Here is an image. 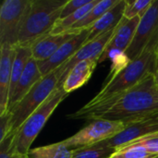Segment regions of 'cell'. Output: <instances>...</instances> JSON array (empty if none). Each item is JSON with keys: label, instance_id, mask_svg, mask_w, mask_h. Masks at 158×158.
Listing matches in <instances>:
<instances>
[{"label": "cell", "instance_id": "cell-22", "mask_svg": "<svg viewBox=\"0 0 158 158\" xmlns=\"http://www.w3.org/2000/svg\"><path fill=\"white\" fill-rule=\"evenodd\" d=\"M107 58L111 59L112 66H111L110 72L105 81H106L105 83L112 81L118 74H119L131 63V59L128 57L126 53L121 52V51H118V50H114V51L109 52L107 54V56H106V60Z\"/></svg>", "mask_w": 158, "mask_h": 158}, {"label": "cell", "instance_id": "cell-18", "mask_svg": "<svg viewBox=\"0 0 158 158\" xmlns=\"http://www.w3.org/2000/svg\"><path fill=\"white\" fill-rule=\"evenodd\" d=\"M118 2L119 0H100L82 19L74 24L67 32L75 33L90 29L102 16H104L110 8L115 6Z\"/></svg>", "mask_w": 158, "mask_h": 158}, {"label": "cell", "instance_id": "cell-27", "mask_svg": "<svg viewBox=\"0 0 158 158\" xmlns=\"http://www.w3.org/2000/svg\"><path fill=\"white\" fill-rule=\"evenodd\" d=\"M14 138L15 134H8L0 142V158H13L16 153Z\"/></svg>", "mask_w": 158, "mask_h": 158}, {"label": "cell", "instance_id": "cell-11", "mask_svg": "<svg viewBox=\"0 0 158 158\" xmlns=\"http://www.w3.org/2000/svg\"><path fill=\"white\" fill-rule=\"evenodd\" d=\"M89 35V29L83 30L70 40L66 42L54 55L44 61H37L39 69L43 76L56 70L67 61H69L85 44Z\"/></svg>", "mask_w": 158, "mask_h": 158}, {"label": "cell", "instance_id": "cell-3", "mask_svg": "<svg viewBox=\"0 0 158 158\" xmlns=\"http://www.w3.org/2000/svg\"><path fill=\"white\" fill-rule=\"evenodd\" d=\"M69 0H32L25 17L18 45L31 46L35 41L49 33L60 19Z\"/></svg>", "mask_w": 158, "mask_h": 158}, {"label": "cell", "instance_id": "cell-21", "mask_svg": "<svg viewBox=\"0 0 158 158\" xmlns=\"http://www.w3.org/2000/svg\"><path fill=\"white\" fill-rule=\"evenodd\" d=\"M29 158H71L72 150L62 142L32 148L28 152Z\"/></svg>", "mask_w": 158, "mask_h": 158}, {"label": "cell", "instance_id": "cell-17", "mask_svg": "<svg viewBox=\"0 0 158 158\" xmlns=\"http://www.w3.org/2000/svg\"><path fill=\"white\" fill-rule=\"evenodd\" d=\"M97 64V60H84L78 63L68 74L62 84L63 89L69 94L83 86L92 77Z\"/></svg>", "mask_w": 158, "mask_h": 158}, {"label": "cell", "instance_id": "cell-8", "mask_svg": "<svg viewBox=\"0 0 158 158\" xmlns=\"http://www.w3.org/2000/svg\"><path fill=\"white\" fill-rule=\"evenodd\" d=\"M158 132V112L147 118L126 124L125 129L116 136L96 143L94 147H110L118 149L128 145L146 135Z\"/></svg>", "mask_w": 158, "mask_h": 158}, {"label": "cell", "instance_id": "cell-23", "mask_svg": "<svg viewBox=\"0 0 158 158\" xmlns=\"http://www.w3.org/2000/svg\"><path fill=\"white\" fill-rule=\"evenodd\" d=\"M116 149L110 147L88 146L72 150L71 158H109Z\"/></svg>", "mask_w": 158, "mask_h": 158}, {"label": "cell", "instance_id": "cell-2", "mask_svg": "<svg viewBox=\"0 0 158 158\" xmlns=\"http://www.w3.org/2000/svg\"><path fill=\"white\" fill-rule=\"evenodd\" d=\"M158 112V84L154 73L118 96L95 119L120 121L125 125Z\"/></svg>", "mask_w": 158, "mask_h": 158}, {"label": "cell", "instance_id": "cell-14", "mask_svg": "<svg viewBox=\"0 0 158 158\" xmlns=\"http://www.w3.org/2000/svg\"><path fill=\"white\" fill-rule=\"evenodd\" d=\"M128 5V0H119V2L102 16L90 29L86 43L91 42L99 36L115 30L124 17V12Z\"/></svg>", "mask_w": 158, "mask_h": 158}, {"label": "cell", "instance_id": "cell-31", "mask_svg": "<svg viewBox=\"0 0 158 158\" xmlns=\"http://www.w3.org/2000/svg\"><path fill=\"white\" fill-rule=\"evenodd\" d=\"M155 78H156V82H157V84H158V66H157V68H156V72H155Z\"/></svg>", "mask_w": 158, "mask_h": 158}, {"label": "cell", "instance_id": "cell-12", "mask_svg": "<svg viewBox=\"0 0 158 158\" xmlns=\"http://www.w3.org/2000/svg\"><path fill=\"white\" fill-rule=\"evenodd\" d=\"M141 18L136 17L131 19H128L123 17L122 20L116 28L115 33L108 44L106 45L105 51L103 52L98 63H101L106 60V56L111 51L118 50L121 52H126V50L131 45L133 37L135 35L137 27L140 23Z\"/></svg>", "mask_w": 158, "mask_h": 158}, {"label": "cell", "instance_id": "cell-32", "mask_svg": "<svg viewBox=\"0 0 158 158\" xmlns=\"http://www.w3.org/2000/svg\"><path fill=\"white\" fill-rule=\"evenodd\" d=\"M156 61H157V66H158V47H157V50H156Z\"/></svg>", "mask_w": 158, "mask_h": 158}, {"label": "cell", "instance_id": "cell-10", "mask_svg": "<svg viewBox=\"0 0 158 158\" xmlns=\"http://www.w3.org/2000/svg\"><path fill=\"white\" fill-rule=\"evenodd\" d=\"M115 30L110 31L98 38L86 43L69 61L63 64L61 67L56 69V73L58 76V85L62 86L69 71L80 62L84 60H97L99 61L103 52L105 51L109 41L115 33Z\"/></svg>", "mask_w": 158, "mask_h": 158}, {"label": "cell", "instance_id": "cell-26", "mask_svg": "<svg viewBox=\"0 0 158 158\" xmlns=\"http://www.w3.org/2000/svg\"><path fill=\"white\" fill-rule=\"evenodd\" d=\"M130 144H135L143 147L147 152L158 156V132L146 135Z\"/></svg>", "mask_w": 158, "mask_h": 158}, {"label": "cell", "instance_id": "cell-24", "mask_svg": "<svg viewBox=\"0 0 158 158\" xmlns=\"http://www.w3.org/2000/svg\"><path fill=\"white\" fill-rule=\"evenodd\" d=\"M155 155L147 152L143 147L128 144L116 149V152L109 158H156Z\"/></svg>", "mask_w": 158, "mask_h": 158}, {"label": "cell", "instance_id": "cell-6", "mask_svg": "<svg viewBox=\"0 0 158 158\" xmlns=\"http://www.w3.org/2000/svg\"><path fill=\"white\" fill-rule=\"evenodd\" d=\"M32 0H4L0 7V45L17 46Z\"/></svg>", "mask_w": 158, "mask_h": 158}, {"label": "cell", "instance_id": "cell-4", "mask_svg": "<svg viewBox=\"0 0 158 158\" xmlns=\"http://www.w3.org/2000/svg\"><path fill=\"white\" fill-rule=\"evenodd\" d=\"M68 95L69 94L62 86L57 87L48 99L28 118L15 134L14 144L16 153L21 155L28 154L31 150V145L47 122L50 116Z\"/></svg>", "mask_w": 158, "mask_h": 158}, {"label": "cell", "instance_id": "cell-19", "mask_svg": "<svg viewBox=\"0 0 158 158\" xmlns=\"http://www.w3.org/2000/svg\"><path fill=\"white\" fill-rule=\"evenodd\" d=\"M32 57V53L31 46H16V53L12 63L11 69V79H10V87H9V97L13 94L16 85L18 84L22 73L26 68L27 63ZM9 101V99H8Z\"/></svg>", "mask_w": 158, "mask_h": 158}, {"label": "cell", "instance_id": "cell-30", "mask_svg": "<svg viewBox=\"0 0 158 158\" xmlns=\"http://www.w3.org/2000/svg\"><path fill=\"white\" fill-rule=\"evenodd\" d=\"M13 158H29V156H28V154L27 155H21L19 153H15Z\"/></svg>", "mask_w": 158, "mask_h": 158}, {"label": "cell", "instance_id": "cell-15", "mask_svg": "<svg viewBox=\"0 0 158 158\" xmlns=\"http://www.w3.org/2000/svg\"><path fill=\"white\" fill-rule=\"evenodd\" d=\"M37 61L31 57L26 65V68L20 77L16 88L9 97L7 111H10L28 93L29 91L43 78Z\"/></svg>", "mask_w": 158, "mask_h": 158}, {"label": "cell", "instance_id": "cell-33", "mask_svg": "<svg viewBox=\"0 0 158 158\" xmlns=\"http://www.w3.org/2000/svg\"><path fill=\"white\" fill-rule=\"evenodd\" d=\"M156 158H158V156H156Z\"/></svg>", "mask_w": 158, "mask_h": 158}, {"label": "cell", "instance_id": "cell-16", "mask_svg": "<svg viewBox=\"0 0 158 158\" xmlns=\"http://www.w3.org/2000/svg\"><path fill=\"white\" fill-rule=\"evenodd\" d=\"M76 33L65 32L61 34H51L50 32L41 37L35 41L31 45L32 57L36 61H44L48 59L52 55H54L66 42L70 40L76 35Z\"/></svg>", "mask_w": 158, "mask_h": 158}, {"label": "cell", "instance_id": "cell-13", "mask_svg": "<svg viewBox=\"0 0 158 158\" xmlns=\"http://www.w3.org/2000/svg\"><path fill=\"white\" fill-rule=\"evenodd\" d=\"M16 46L5 44L0 48V116L7 112L12 63Z\"/></svg>", "mask_w": 158, "mask_h": 158}, {"label": "cell", "instance_id": "cell-28", "mask_svg": "<svg viewBox=\"0 0 158 158\" xmlns=\"http://www.w3.org/2000/svg\"><path fill=\"white\" fill-rule=\"evenodd\" d=\"M91 1L92 0H69L63 7L60 19H63L71 15L72 13L81 8L82 6L88 5Z\"/></svg>", "mask_w": 158, "mask_h": 158}, {"label": "cell", "instance_id": "cell-1", "mask_svg": "<svg viewBox=\"0 0 158 158\" xmlns=\"http://www.w3.org/2000/svg\"><path fill=\"white\" fill-rule=\"evenodd\" d=\"M158 43L150 41L143 54L131 63L112 81L105 83L100 92L83 107L68 115L70 119H95L118 96L141 81L157 68L156 49Z\"/></svg>", "mask_w": 158, "mask_h": 158}, {"label": "cell", "instance_id": "cell-9", "mask_svg": "<svg viewBox=\"0 0 158 158\" xmlns=\"http://www.w3.org/2000/svg\"><path fill=\"white\" fill-rule=\"evenodd\" d=\"M158 31V0H154L147 12L141 18L133 40L126 50L131 61L140 56Z\"/></svg>", "mask_w": 158, "mask_h": 158}, {"label": "cell", "instance_id": "cell-20", "mask_svg": "<svg viewBox=\"0 0 158 158\" xmlns=\"http://www.w3.org/2000/svg\"><path fill=\"white\" fill-rule=\"evenodd\" d=\"M99 1L100 0H92L88 5L82 6L76 12L72 13L71 15H69L66 18H63V19H59L56 21V23L55 24V26L52 29V31H50V33L56 35V34H61V33L67 32L74 24H76L81 19H82Z\"/></svg>", "mask_w": 158, "mask_h": 158}, {"label": "cell", "instance_id": "cell-5", "mask_svg": "<svg viewBox=\"0 0 158 158\" xmlns=\"http://www.w3.org/2000/svg\"><path fill=\"white\" fill-rule=\"evenodd\" d=\"M58 83V76L56 69L44 76L29 93L8 111L11 113L9 134L17 133L28 118L48 99L57 87H59Z\"/></svg>", "mask_w": 158, "mask_h": 158}, {"label": "cell", "instance_id": "cell-25", "mask_svg": "<svg viewBox=\"0 0 158 158\" xmlns=\"http://www.w3.org/2000/svg\"><path fill=\"white\" fill-rule=\"evenodd\" d=\"M154 0H136L128 1L127 7L124 12V18L131 19L136 17L142 18L149 9Z\"/></svg>", "mask_w": 158, "mask_h": 158}, {"label": "cell", "instance_id": "cell-7", "mask_svg": "<svg viewBox=\"0 0 158 158\" xmlns=\"http://www.w3.org/2000/svg\"><path fill=\"white\" fill-rule=\"evenodd\" d=\"M126 125L120 121L103 118L94 119L89 125L79 131L71 137L62 141L65 146L70 150L93 146L121 132Z\"/></svg>", "mask_w": 158, "mask_h": 158}, {"label": "cell", "instance_id": "cell-29", "mask_svg": "<svg viewBox=\"0 0 158 158\" xmlns=\"http://www.w3.org/2000/svg\"><path fill=\"white\" fill-rule=\"evenodd\" d=\"M10 119L11 113L8 111L0 116V142H2L10 132Z\"/></svg>", "mask_w": 158, "mask_h": 158}]
</instances>
